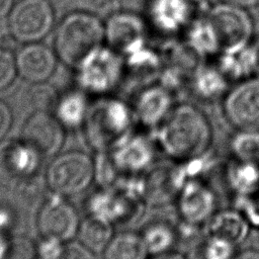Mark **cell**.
I'll use <instances>...</instances> for the list:
<instances>
[{
  "label": "cell",
  "mask_w": 259,
  "mask_h": 259,
  "mask_svg": "<svg viewBox=\"0 0 259 259\" xmlns=\"http://www.w3.org/2000/svg\"><path fill=\"white\" fill-rule=\"evenodd\" d=\"M65 242L56 238L40 237L35 244L36 258L39 259H60L64 251Z\"/></svg>",
  "instance_id": "cell-36"
},
{
  "label": "cell",
  "mask_w": 259,
  "mask_h": 259,
  "mask_svg": "<svg viewBox=\"0 0 259 259\" xmlns=\"http://www.w3.org/2000/svg\"><path fill=\"white\" fill-rule=\"evenodd\" d=\"M82 128L88 146L101 153L111 151L137 127L128 101L107 95L90 104Z\"/></svg>",
  "instance_id": "cell-2"
},
{
  "label": "cell",
  "mask_w": 259,
  "mask_h": 259,
  "mask_svg": "<svg viewBox=\"0 0 259 259\" xmlns=\"http://www.w3.org/2000/svg\"><path fill=\"white\" fill-rule=\"evenodd\" d=\"M44 176L52 193L66 197L79 194L95 180L94 159L76 150L59 153L48 165Z\"/></svg>",
  "instance_id": "cell-6"
},
{
  "label": "cell",
  "mask_w": 259,
  "mask_h": 259,
  "mask_svg": "<svg viewBox=\"0 0 259 259\" xmlns=\"http://www.w3.org/2000/svg\"><path fill=\"white\" fill-rule=\"evenodd\" d=\"M150 134L159 154L175 164L190 161L212 149L211 121L200 106L190 102L175 103L167 117Z\"/></svg>",
  "instance_id": "cell-1"
},
{
  "label": "cell",
  "mask_w": 259,
  "mask_h": 259,
  "mask_svg": "<svg viewBox=\"0 0 259 259\" xmlns=\"http://www.w3.org/2000/svg\"><path fill=\"white\" fill-rule=\"evenodd\" d=\"M175 95L157 81L140 87L128 101L136 127L152 133L175 105Z\"/></svg>",
  "instance_id": "cell-12"
},
{
  "label": "cell",
  "mask_w": 259,
  "mask_h": 259,
  "mask_svg": "<svg viewBox=\"0 0 259 259\" xmlns=\"http://www.w3.org/2000/svg\"><path fill=\"white\" fill-rule=\"evenodd\" d=\"M220 1L224 2V3H229V4L241 6V7H244V8L248 9L249 7L257 5L259 0H220Z\"/></svg>",
  "instance_id": "cell-44"
},
{
  "label": "cell",
  "mask_w": 259,
  "mask_h": 259,
  "mask_svg": "<svg viewBox=\"0 0 259 259\" xmlns=\"http://www.w3.org/2000/svg\"><path fill=\"white\" fill-rule=\"evenodd\" d=\"M252 229L245 215L233 207L218 209L204 226L203 233L222 238L239 247L248 239Z\"/></svg>",
  "instance_id": "cell-21"
},
{
  "label": "cell",
  "mask_w": 259,
  "mask_h": 259,
  "mask_svg": "<svg viewBox=\"0 0 259 259\" xmlns=\"http://www.w3.org/2000/svg\"><path fill=\"white\" fill-rule=\"evenodd\" d=\"M16 218L14 211L6 205H0V232L9 235L10 231L14 227Z\"/></svg>",
  "instance_id": "cell-39"
},
{
  "label": "cell",
  "mask_w": 259,
  "mask_h": 259,
  "mask_svg": "<svg viewBox=\"0 0 259 259\" xmlns=\"http://www.w3.org/2000/svg\"><path fill=\"white\" fill-rule=\"evenodd\" d=\"M257 7H258V10H259V1H258V3H257V5H256Z\"/></svg>",
  "instance_id": "cell-47"
},
{
  "label": "cell",
  "mask_w": 259,
  "mask_h": 259,
  "mask_svg": "<svg viewBox=\"0 0 259 259\" xmlns=\"http://www.w3.org/2000/svg\"><path fill=\"white\" fill-rule=\"evenodd\" d=\"M80 222L76 208L67 197L52 192L40 202L35 219L40 237L56 238L65 243L77 236Z\"/></svg>",
  "instance_id": "cell-10"
},
{
  "label": "cell",
  "mask_w": 259,
  "mask_h": 259,
  "mask_svg": "<svg viewBox=\"0 0 259 259\" xmlns=\"http://www.w3.org/2000/svg\"><path fill=\"white\" fill-rule=\"evenodd\" d=\"M89 107L87 93L78 88L60 95L53 113L65 128L74 130L82 127Z\"/></svg>",
  "instance_id": "cell-25"
},
{
  "label": "cell",
  "mask_w": 259,
  "mask_h": 259,
  "mask_svg": "<svg viewBox=\"0 0 259 259\" xmlns=\"http://www.w3.org/2000/svg\"><path fill=\"white\" fill-rule=\"evenodd\" d=\"M75 71L79 88L98 97L112 95L126 75L123 56L106 44L91 52Z\"/></svg>",
  "instance_id": "cell-4"
},
{
  "label": "cell",
  "mask_w": 259,
  "mask_h": 259,
  "mask_svg": "<svg viewBox=\"0 0 259 259\" xmlns=\"http://www.w3.org/2000/svg\"><path fill=\"white\" fill-rule=\"evenodd\" d=\"M59 96L56 88L47 82L30 83L26 91V103L32 112H54Z\"/></svg>",
  "instance_id": "cell-30"
},
{
  "label": "cell",
  "mask_w": 259,
  "mask_h": 259,
  "mask_svg": "<svg viewBox=\"0 0 259 259\" xmlns=\"http://www.w3.org/2000/svg\"><path fill=\"white\" fill-rule=\"evenodd\" d=\"M232 259H259V249L245 248L238 250Z\"/></svg>",
  "instance_id": "cell-41"
},
{
  "label": "cell",
  "mask_w": 259,
  "mask_h": 259,
  "mask_svg": "<svg viewBox=\"0 0 259 259\" xmlns=\"http://www.w3.org/2000/svg\"><path fill=\"white\" fill-rule=\"evenodd\" d=\"M79 10L106 19L121 9V0H76Z\"/></svg>",
  "instance_id": "cell-33"
},
{
  "label": "cell",
  "mask_w": 259,
  "mask_h": 259,
  "mask_svg": "<svg viewBox=\"0 0 259 259\" xmlns=\"http://www.w3.org/2000/svg\"><path fill=\"white\" fill-rule=\"evenodd\" d=\"M231 157L259 163V131H236L230 141Z\"/></svg>",
  "instance_id": "cell-29"
},
{
  "label": "cell",
  "mask_w": 259,
  "mask_h": 259,
  "mask_svg": "<svg viewBox=\"0 0 259 259\" xmlns=\"http://www.w3.org/2000/svg\"><path fill=\"white\" fill-rule=\"evenodd\" d=\"M173 202L180 222L202 229L219 209L217 192L206 179L184 182L179 187Z\"/></svg>",
  "instance_id": "cell-9"
},
{
  "label": "cell",
  "mask_w": 259,
  "mask_h": 259,
  "mask_svg": "<svg viewBox=\"0 0 259 259\" xmlns=\"http://www.w3.org/2000/svg\"><path fill=\"white\" fill-rule=\"evenodd\" d=\"M229 88L230 81L215 63H197L190 72L187 89L199 102H221Z\"/></svg>",
  "instance_id": "cell-18"
},
{
  "label": "cell",
  "mask_w": 259,
  "mask_h": 259,
  "mask_svg": "<svg viewBox=\"0 0 259 259\" xmlns=\"http://www.w3.org/2000/svg\"><path fill=\"white\" fill-rule=\"evenodd\" d=\"M54 23V9L48 0H18L7 16L8 31L22 44L40 41Z\"/></svg>",
  "instance_id": "cell-7"
},
{
  "label": "cell",
  "mask_w": 259,
  "mask_h": 259,
  "mask_svg": "<svg viewBox=\"0 0 259 259\" xmlns=\"http://www.w3.org/2000/svg\"><path fill=\"white\" fill-rule=\"evenodd\" d=\"M12 239L9 238V235L3 232H0V259H8L11 251Z\"/></svg>",
  "instance_id": "cell-40"
},
{
  "label": "cell",
  "mask_w": 259,
  "mask_h": 259,
  "mask_svg": "<svg viewBox=\"0 0 259 259\" xmlns=\"http://www.w3.org/2000/svg\"><path fill=\"white\" fill-rule=\"evenodd\" d=\"M214 63L230 83L235 84L256 76L257 64L253 41L221 51Z\"/></svg>",
  "instance_id": "cell-22"
},
{
  "label": "cell",
  "mask_w": 259,
  "mask_h": 259,
  "mask_svg": "<svg viewBox=\"0 0 259 259\" xmlns=\"http://www.w3.org/2000/svg\"><path fill=\"white\" fill-rule=\"evenodd\" d=\"M126 74H132L139 79L157 77L165 66L164 55L149 39L134 47L122 55Z\"/></svg>",
  "instance_id": "cell-24"
},
{
  "label": "cell",
  "mask_w": 259,
  "mask_h": 259,
  "mask_svg": "<svg viewBox=\"0 0 259 259\" xmlns=\"http://www.w3.org/2000/svg\"><path fill=\"white\" fill-rule=\"evenodd\" d=\"M238 251L234 244L210 235H204L198 246L199 259H232Z\"/></svg>",
  "instance_id": "cell-32"
},
{
  "label": "cell",
  "mask_w": 259,
  "mask_h": 259,
  "mask_svg": "<svg viewBox=\"0 0 259 259\" xmlns=\"http://www.w3.org/2000/svg\"><path fill=\"white\" fill-rule=\"evenodd\" d=\"M102 259H149L150 254L140 232L115 233L102 251Z\"/></svg>",
  "instance_id": "cell-28"
},
{
  "label": "cell",
  "mask_w": 259,
  "mask_h": 259,
  "mask_svg": "<svg viewBox=\"0 0 259 259\" xmlns=\"http://www.w3.org/2000/svg\"><path fill=\"white\" fill-rule=\"evenodd\" d=\"M103 44L105 37L102 19L77 10L60 21L54 38V50L62 63L76 69L91 52Z\"/></svg>",
  "instance_id": "cell-3"
},
{
  "label": "cell",
  "mask_w": 259,
  "mask_h": 259,
  "mask_svg": "<svg viewBox=\"0 0 259 259\" xmlns=\"http://www.w3.org/2000/svg\"><path fill=\"white\" fill-rule=\"evenodd\" d=\"M60 259H97L96 253L85 247L79 241L66 242Z\"/></svg>",
  "instance_id": "cell-37"
},
{
  "label": "cell",
  "mask_w": 259,
  "mask_h": 259,
  "mask_svg": "<svg viewBox=\"0 0 259 259\" xmlns=\"http://www.w3.org/2000/svg\"><path fill=\"white\" fill-rule=\"evenodd\" d=\"M13 4V0H0V21L8 16Z\"/></svg>",
  "instance_id": "cell-43"
},
{
  "label": "cell",
  "mask_w": 259,
  "mask_h": 259,
  "mask_svg": "<svg viewBox=\"0 0 259 259\" xmlns=\"http://www.w3.org/2000/svg\"><path fill=\"white\" fill-rule=\"evenodd\" d=\"M48 1H50L51 3H57V2H59V1H61V0H48Z\"/></svg>",
  "instance_id": "cell-46"
},
{
  "label": "cell",
  "mask_w": 259,
  "mask_h": 259,
  "mask_svg": "<svg viewBox=\"0 0 259 259\" xmlns=\"http://www.w3.org/2000/svg\"><path fill=\"white\" fill-rule=\"evenodd\" d=\"M234 199L236 201L235 207L245 215L252 228L259 229V191L234 197Z\"/></svg>",
  "instance_id": "cell-34"
},
{
  "label": "cell",
  "mask_w": 259,
  "mask_h": 259,
  "mask_svg": "<svg viewBox=\"0 0 259 259\" xmlns=\"http://www.w3.org/2000/svg\"><path fill=\"white\" fill-rule=\"evenodd\" d=\"M58 57L55 50L37 42L25 44L15 55L17 75L28 83L47 82L55 73Z\"/></svg>",
  "instance_id": "cell-16"
},
{
  "label": "cell",
  "mask_w": 259,
  "mask_h": 259,
  "mask_svg": "<svg viewBox=\"0 0 259 259\" xmlns=\"http://www.w3.org/2000/svg\"><path fill=\"white\" fill-rule=\"evenodd\" d=\"M13 115L9 105L0 100V142H2L11 128Z\"/></svg>",
  "instance_id": "cell-38"
},
{
  "label": "cell",
  "mask_w": 259,
  "mask_h": 259,
  "mask_svg": "<svg viewBox=\"0 0 259 259\" xmlns=\"http://www.w3.org/2000/svg\"><path fill=\"white\" fill-rule=\"evenodd\" d=\"M141 182L146 204L153 205L174 201L180 187L173 163L163 166L154 165L141 176Z\"/></svg>",
  "instance_id": "cell-19"
},
{
  "label": "cell",
  "mask_w": 259,
  "mask_h": 259,
  "mask_svg": "<svg viewBox=\"0 0 259 259\" xmlns=\"http://www.w3.org/2000/svg\"><path fill=\"white\" fill-rule=\"evenodd\" d=\"M17 75L15 56L11 51L0 48V91L8 88Z\"/></svg>",
  "instance_id": "cell-35"
},
{
  "label": "cell",
  "mask_w": 259,
  "mask_h": 259,
  "mask_svg": "<svg viewBox=\"0 0 259 259\" xmlns=\"http://www.w3.org/2000/svg\"><path fill=\"white\" fill-rule=\"evenodd\" d=\"M13 191L18 199L24 203L32 204L42 201L44 193L48 188L45 176L37 173L13 180Z\"/></svg>",
  "instance_id": "cell-31"
},
{
  "label": "cell",
  "mask_w": 259,
  "mask_h": 259,
  "mask_svg": "<svg viewBox=\"0 0 259 259\" xmlns=\"http://www.w3.org/2000/svg\"><path fill=\"white\" fill-rule=\"evenodd\" d=\"M114 225L107 220L89 213L79 225L78 241L94 253H102L114 235Z\"/></svg>",
  "instance_id": "cell-27"
},
{
  "label": "cell",
  "mask_w": 259,
  "mask_h": 259,
  "mask_svg": "<svg viewBox=\"0 0 259 259\" xmlns=\"http://www.w3.org/2000/svg\"><path fill=\"white\" fill-rule=\"evenodd\" d=\"M150 256L175 250L179 243L177 227L163 219L152 220L140 231Z\"/></svg>",
  "instance_id": "cell-26"
},
{
  "label": "cell",
  "mask_w": 259,
  "mask_h": 259,
  "mask_svg": "<svg viewBox=\"0 0 259 259\" xmlns=\"http://www.w3.org/2000/svg\"><path fill=\"white\" fill-rule=\"evenodd\" d=\"M210 7L207 0H146L143 14L151 31L172 38L182 35L195 19L205 16Z\"/></svg>",
  "instance_id": "cell-5"
},
{
  "label": "cell",
  "mask_w": 259,
  "mask_h": 259,
  "mask_svg": "<svg viewBox=\"0 0 259 259\" xmlns=\"http://www.w3.org/2000/svg\"><path fill=\"white\" fill-rule=\"evenodd\" d=\"M207 17L219 35L222 51L253 41L254 20L247 8L220 2L210 7Z\"/></svg>",
  "instance_id": "cell-13"
},
{
  "label": "cell",
  "mask_w": 259,
  "mask_h": 259,
  "mask_svg": "<svg viewBox=\"0 0 259 259\" xmlns=\"http://www.w3.org/2000/svg\"><path fill=\"white\" fill-rule=\"evenodd\" d=\"M65 130L53 112L33 111L25 119L19 138L41 158H50L59 154L62 149L66 138Z\"/></svg>",
  "instance_id": "cell-14"
},
{
  "label": "cell",
  "mask_w": 259,
  "mask_h": 259,
  "mask_svg": "<svg viewBox=\"0 0 259 259\" xmlns=\"http://www.w3.org/2000/svg\"><path fill=\"white\" fill-rule=\"evenodd\" d=\"M35 259H39V258H35Z\"/></svg>",
  "instance_id": "cell-48"
},
{
  "label": "cell",
  "mask_w": 259,
  "mask_h": 259,
  "mask_svg": "<svg viewBox=\"0 0 259 259\" xmlns=\"http://www.w3.org/2000/svg\"><path fill=\"white\" fill-rule=\"evenodd\" d=\"M149 259H189L184 253L175 250L163 253V254H159V255H154V256H150Z\"/></svg>",
  "instance_id": "cell-42"
},
{
  "label": "cell",
  "mask_w": 259,
  "mask_h": 259,
  "mask_svg": "<svg viewBox=\"0 0 259 259\" xmlns=\"http://www.w3.org/2000/svg\"><path fill=\"white\" fill-rule=\"evenodd\" d=\"M181 36L183 46L196 60L215 59L222 51L219 35L207 14L195 19Z\"/></svg>",
  "instance_id": "cell-20"
},
{
  "label": "cell",
  "mask_w": 259,
  "mask_h": 259,
  "mask_svg": "<svg viewBox=\"0 0 259 259\" xmlns=\"http://www.w3.org/2000/svg\"><path fill=\"white\" fill-rule=\"evenodd\" d=\"M41 159L20 138L0 142V173L12 180L37 173Z\"/></svg>",
  "instance_id": "cell-17"
},
{
  "label": "cell",
  "mask_w": 259,
  "mask_h": 259,
  "mask_svg": "<svg viewBox=\"0 0 259 259\" xmlns=\"http://www.w3.org/2000/svg\"><path fill=\"white\" fill-rule=\"evenodd\" d=\"M151 32L144 14L118 10L104 21L105 44L121 55L149 39Z\"/></svg>",
  "instance_id": "cell-15"
},
{
  "label": "cell",
  "mask_w": 259,
  "mask_h": 259,
  "mask_svg": "<svg viewBox=\"0 0 259 259\" xmlns=\"http://www.w3.org/2000/svg\"><path fill=\"white\" fill-rule=\"evenodd\" d=\"M253 46L256 54V64H257L256 76H259V34L253 39Z\"/></svg>",
  "instance_id": "cell-45"
},
{
  "label": "cell",
  "mask_w": 259,
  "mask_h": 259,
  "mask_svg": "<svg viewBox=\"0 0 259 259\" xmlns=\"http://www.w3.org/2000/svg\"><path fill=\"white\" fill-rule=\"evenodd\" d=\"M224 175L226 184L234 197L259 191V163L230 157L224 167Z\"/></svg>",
  "instance_id": "cell-23"
},
{
  "label": "cell",
  "mask_w": 259,
  "mask_h": 259,
  "mask_svg": "<svg viewBox=\"0 0 259 259\" xmlns=\"http://www.w3.org/2000/svg\"><path fill=\"white\" fill-rule=\"evenodd\" d=\"M109 153L122 177L144 175L159 154L151 134L141 130H135Z\"/></svg>",
  "instance_id": "cell-11"
},
{
  "label": "cell",
  "mask_w": 259,
  "mask_h": 259,
  "mask_svg": "<svg viewBox=\"0 0 259 259\" xmlns=\"http://www.w3.org/2000/svg\"><path fill=\"white\" fill-rule=\"evenodd\" d=\"M221 107L226 121L236 131H259V76L230 87Z\"/></svg>",
  "instance_id": "cell-8"
}]
</instances>
